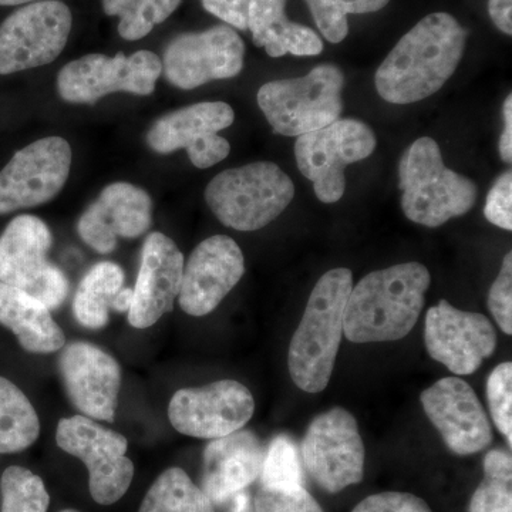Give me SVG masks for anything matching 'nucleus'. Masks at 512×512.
Returning <instances> with one entry per match:
<instances>
[{
	"instance_id": "obj_4",
	"label": "nucleus",
	"mask_w": 512,
	"mask_h": 512,
	"mask_svg": "<svg viewBox=\"0 0 512 512\" xmlns=\"http://www.w3.org/2000/svg\"><path fill=\"white\" fill-rule=\"evenodd\" d=\"M399 175L402 210L414 224L441 227L476 205L477 185L446 167L433 138L421 137L404 151Z\"/></svg>"
},
{
	"instance_id": "obj_26",
	"label": "nucleus",
	"mask_w": 512,
	"mask_h": 512,
	"mask_svg": "<svg viewBox=\"0 0 512 512\" xmlns=\"http://www.w3.org/2000/svg\"><path fill=\"white\" fill-rule=\"evenodd\" d=\"M124 288V271L114 262L94 265L77 289L73 312L84 328L100 330L109 323L117 295Z\"/></svg>"
},
{
	"instance_id": "obj_36",
	"label": "nucleus",
	"mask_w": 512,
	"mask_h": 512,
	"mask_svg": "<svg viewBox=\"0 0 512 512\" xmlns=\"http://www.w3.org/2000/svg\"><path fill=\"white\" fill-rule=\"evenodd\" d=\"M488 309L495 322L508 336L512 335V254L504 256L500 274L488 293Z\"/></svg>"
},
{
	"instance_id": "obj_40",
	"label": "nucleus",
	"mask_w": 512,
	"mask_h": 512,
	"mask_svg": "<svg viewBox=\"0 0 512 512\" xmlns=\"http://www.w3.org/2000/svg\"><path fill=\"white\" fill-rule=\"evenodd\" d=\"M488 13L501 32L508 36L512 35V0H490Z\"/></svg>"
},
{
	"instance_id": "obj_5",
	"label": "nucleus",
	"mask_w": 512,
	"mask_h": 512,
	"mask_svg": "<svg viewBox=\"0 0 512 512\" xmlns=\"http://www.w3.org/2000/svg\"><path fill=\"white\" fill-rule=\"evenodd\" d=\"M295 197V185L278 165L259 161L215 175L205 201L225 225L237 231H258L275 221Z\"/></svg>"
},
{
	"instance_id": "obj_9",
	"label": "nucleus",
	"mask_w": 512,
	"mask_h": 512,
	"mask_svg": "<svg viewBox=\"0 0 512 512\" xmlns=\"http://www.w3.org/2000/svg\"><path fill=\"white\" fill-rule=\"evenodd\" d=\"M57 446L82 460L89 470L93 500L111 505L123 498L134 477V464L126 456L128 441L123 434L106 429L86 416L62 419L57 424Z\"/></svg>"
},
{
	"instance_id": "obj_13",
	"label": "nucleus",
	"mask_w": 512,
	"mask_h": 512,
	"mask_svg": "<svg viewBox=\"0 0 512 512\" xmlns=\"http://www.w3.org/2000/svg\"><path fill=\"white\" fill-rule=\"evenodd\" d=\"M72 167V148L62 137H46L19 150L0 171V215L52 201Z\"/></svg>"
},
{
	"instance_id": "obj_7",
	"label": "nucleus",
	"mask_w": 512,
	"mask_h": 512,
	"mask_svg": "<svg viewBox=\"0 0 512 512\" xmlns=\"http://www.w3.org/2000/svg\"><path fill=\"white\" fill-rule=\"evenodd\" d=\"M52 232L33 215H19L0 235V282L29 293L47 308H59L69 295V281L50 264Z\"/></svg>"
},
{
	"instance_id": "obj_41",
	"label": "nucleus",
	"mask_w": 512,
	"mask_h": 512,
	"mask_svg": "<svg viewBox=\"0 0 512 512\" xmlns=\"http://www.w3.org/2000/svg\"><path fill=\"white\" fill-rule=\"evenodd\" d=\"M504 130L500 138V156L504 163L511 164L512 161V96L508 94L504 101Z\"/></svg>"
},
{
	"instance_id": "obj_6",
	"label": "nucleus",
	"mask_w": 512,
	"mask_h": 512,
	"mask_svg": "<svg viewBox=\"0 0 512 512\" xmlns=\"http://www.w3.org/2000/svg\"><path fill=\"white\" fill-rule=\"evenodd\" d=\"M343 87L342 70L320 64L306 76L264 84L256 99L276 134L299 137L340 119Z\"/></svg>"
},
{
	"instance_id": "obj_42",
	"label": "nucleus",
	"mask_w": 512,
	"mask_h": 512,
	"mask_svg": "<svg viewBox=\"0 0 512 512\" xmlns=\"http://www.w3.org/2000/svg\"><path fill=\"white\" fill-rule=\"evenodd\" d=\"M133 303V289L123 288L119 295H117L116 302H114L113 311L128 312Z\"/></svg>"
},
{
	"instance_id": "obj_39",
	"label": "nucleus",
	"mask_w": 512,
	"mask_h": 512,
	"mask_svg": "<svg viewBox=\"0 0 512 512\" xmlns=\"http://www.w3.org/2000/svg\"><path fill=\"white\" fill-rule=\"evenodd\" d=\"M211 15L217 16L232 28L248 30V10L251 0H201Z\"/></svg>"
},
{
	"instance_id": "obj_25",
	"label": "nucleus",
	"mask_w": 512,
	"mask_h": 512,
	"mask_svg": "<svg viewBox=\"0 0 512 512\" xmlns=\"http://www.w3.org/2000/svg\"><path fill=\"white\" fill-rule=\"evenodd\" d=\"M286 0H251L248 29L258 47L271 57L316 56L322 53V39L308 26L291 22Z\"/></svg>"
},
{
	"instance_id": "obj_15",
	"label": "nucleus",
	"mask_w": 512,
	"mask_h": 512,
	"mask_svg": "<svg viewBox=\"0 0 512 512\" xmlns=\"http://www.w3.org/2000/svg\"><path fill=\"white\" fill-rule=\"evenodd\" d=\"M254 412V396L235 380L178 390L168 406L171 426L178 433L207 440L244 429Z\"/></svg>"
},
{
	"instance_id": "obj_35",
	"label": "nucleus",
	"mask_w": 512,
	"mask_h": 512,
	"mask_svg": "<svg viewBox=\"0 0 512 512\" xmlns=\"http://www.w3.org/2000/svg\"><path fill=\"white\" fill-rule=\"evenodd\" d=\"M256 512H323L303 487L278 490L262 487L255 498Z\"/></svg>"
},
{
	"instance_id": "obj_24",
	"label": "nucleus",
	"mask_w": 512,
	"mask_h": 512,
	"mask_svg": "<svg viewBox=\"0 0 512 512\" xmlns=\"http://www.w3.org/2000/svg\"><path fill=\"white\" fill-rule=\"evenodd\" d=\"M0 325L12 330L29 353H55L66 345L63 330L46 305L29 293L0 282Z\"/></svg>"
},
{
	"instance_id": "obj_21",
	"label": "nucleus",
	"mask_w": 512,
	"mask_h": 512,
	"mask_svg": "<svg viewBox=\"0 0 512 512\" xmlns=\"http://www.w3.org/2000/svg\"><path fill=\"white\" fill-rule=\"evenodd\" d=\"M184 255L173 239L161 232L148 235L141 252L133 303L128 322L133 328L156 325L165 313L173 311L180 295L184 274Z\"/></svg>"
},
{
	"instance_id": "obj_31",
	"label": "nucleus",
	"mask_w": 512,
	"mask_h": 512,
	"mask_svg": "<svg viewBox=\"0 0 512 512\" xmlns=\"http://www.w3.org/2000/svg\"><path fill=\"white\" fill-rule=\"evenodd\" d=\"M316 26L330 43H340L349 33V15L379 12L390 0H305Z\"/></svg>"
},
{
	"instance_id": "obj_23",
	"label": "nucleus",
	"mask_w": 512,
	"mask_h": 512,
	"mask_svg": "<svg viewBox=\"0 0 512 512\" xmlns=\"http://www.w3.org/2000/svg\"><path fill=\"white\" fill-rule=\"evenodd\" d=\"M265 450L252 431L211 440L204 451L202 490L212 503H225L261 476Z\"/></svg>"
},
{
	"instance_id": "obj_1",
	"label": "nucleus",
	"mask_w": 512,
	"mask_h": 512,
	"mask_svg": "<svg viewBox=\"0 0 512 512\" xmlns=\"http://www.w3.org/2000/svg\"><path fill=\"white\" fill-rule=\"evenodd\" d=\"M467 30L448 13H431L393 47L375 76L377 93L392 104H412L441 90L466 49Z\"/></svg>"
},
{
	"instance_id": "obj_12",
	"label": "nucleus",
	"mask_w": 512,
	"mask_h": 512,
	"mask_svg": "<svg viewBox=\"0 0 512 512\" xmlns=\"http://www.w3.org/2000/svg\"><path fill=\"white\" fill-rule=\"evenodd\" d=\"M72 12L59 0L29 3L0 25V74L55 62L72 32Z\"/></svg>"
},
{
	"instance_id": "obj_34",
	"label": "nucleus",
	"mask_w": 512,
	"mask_h": 512,
	"mask_svg": "<svg viewBox=\"0 0 512 512\" xmlns=\"http://www.w3.org/2000/svg\"><path fill=\"white\" fill-rule=\"evenodd\" d=\"M487 397L495 427L512 447V363L495 367L487 380Z\"/></svg>"
},
{
	"instance_id": "obj_11",
	"label": "nucleus",
	"mask_w": 512,
	"mask_h": 512,
	"mask_svg": "<svg viewBox=\"0 0 512 512\" xmlns=\"http://www.w3.org/2000/svg\"><path fill=\"white\" fill-rule=\"evenodd\" d=\"M302 461L328 493L359 484L365 473V444L353 414L342 407L319 414L302 440Z\"/></svg>"
},
{
	"instance_id": "obj_2",
	"label": "nucleus",
	"mask_w": 512,
	"mask_h": 512,
	"mask_svg": "<svg viewBox=\"0 0 512 512\" xmlns=\"http://www.w3.org/2000/svg\"><path fill=\"white\" fill-rule=\"evenodd\" d=\"M430 272L419 262H406L370 272L350 291L343 335L353 343L396 342L419 320Z\"/></svg>"
},
{
	"instance_id": "obj_17",
	"label": "nucleus",
	"mask_w": 512,
	"mask_h": 512,
	"mask_svg": "<svg viewBox=\"0 0 512 512\" xmlns=\"http://www.w3.org/2000/svg\"><path fill=\"white\" fill-rule=\"evenodd\" d=\"M424 342L429 355L457 376L473 375L497 349V333L487 316L460 311L446 299L431 306Z\"/></svg>"
},
{
	"instance_id": "obj_45",
	"label": "nucleus",
	"mask_w": 512,
	"mask_h": 512,
	"mask_svg": "<svg viewBox=\"0 0 512 512\" xmlns=\"http://www.w3.org/2000/svg\"><path fill=\"white\" fill-rule=\"evenodd\" d=\"M60 512H80V511H77V510H63V511H60Z\"/></svg>"
},
{
	"instance_id": "obj_43",
	"label": "nucleus",
	"mask_w": 512,
	"mask_h": 512,
	"mask_svg": "<svg viewBox=\"0 0 512 512\" xmlns=\"http://www.w3.org/2000/svg\"><path fill=\"white\" fill-rule=\"evenodd\" d=\"M235 504H234V512H245L248 507V497L244 493H238L234 495Z\"/></svg>"
},
{
	"instance_id": "obj_3",
	"label": "nucleus",
	"mask_w": 512,
	"mask_h": 512,
	"mask_svg": "<svg viewBox=\"0 0 512 512\" xmlns=\"http://www.w3.org/2000/svg\"><path fill=\"white\" fill-rule=\"evenodd\" d=\"M353 288L350 269L336 268L320 276L288 353L293 383L306 393H320L328 387L335 369L346 302Z\"/></svg>"
},
{
	"instance_id": "obj_18",
	"label": "nucleus",
	"mask_w": 512,
	"mask_h": 512,
	"mask_svg": "<svg viewBox=\"0 0 512 512\" xmlns=\"http://www.w3.org/2000/svg\"><path fill=\"white\" fill-rule=\"evenodd\" d=\"M424 413L457 456L480 453L493 443V427L473 387L461 377H444L420 396Z\"/></svg>"
},
{
	"instance_id": "obj_29",
	"label": "nucleus",
	"mask_w": 512,
	"mask_h": 512,
	"mask_svg": "<svg viewBox=\"0 0 512 512\" xmlns=\"http://www.w3.org/2000/svg\"><path fill=\"white\" fill-rule=\"evenodd\" d=\"M183 0H103L106 15L119 16L123 39H143L178 9Z\"/></svg>"
},
{
	"instance_id": "obj_10",
	"label": "nucleus",
	"mask_w": 512,
	"mask_h": 512,
	"mask_svg": "<svg viewBox=\"0 0 512 512\" xmlns=\"http://www.w3.org/2000/svg\"><path fill=\"white\" fill-rule=\"evenodd\" d=\"M163 63L156 53L140 50L131 56L87 55L67 63L57 76V92L67 103L94 104L111 93L148 96L156 90Z\"/></svg>"
},
{
	"instance_id": "obj_22",
	"label": "nucleus",
	"mask_w": 512,
	"mask_h": 512,
	"mask_svg": "<svg viewBox=\"0 0 512 512\" xmlns=\"http://www.w3.org/2000/svg\"><path fill=\"white\" fill-rule=\"evenodd\" d=\"M153 224V201L136 185H107L99 198L83 212L77 232L87 247L99 254H110L117 239L140 237Z\"/></svg>"
},
{
	"instance_id": "obj_33",
	"label": "nucleus",
	"mask_w": 512,
	"mask_h": 512,
	"mask_svg": "<svg viewBox=\"0 0 512 512\" xmlns=\"http://www.w3.org/2000/svg\"><path fill=\"white\" fill-rule=\"evenodd\" d=\"M262 487L288 488L303 487L301 460L298 448L288 436H278L266 450L261 471Z\"/></svg>"
},
{
	"instance_id": "obj_30",
	"label": "nucleus",
	"mask_w": 512,
	"mask_h": 512,
	"mask_svg": "<svg viewBox=\"0 0 512 512\" xmlns=\"http://www.w3.org/2000/svg\"><path fill=\"white\" fill-rule=\"evenodd\" d=\"M512 511V457L493 450L484 458V480L470 501V512Z\"/></svg>"
},
{
	"instance_id": "obj_19",
	"label": "nucleus",
	"mask_w": 512,
	"mask_h": 512,
	"mask_svg": "<svg viewBox=\"0 0 512 512\" xmlns=\"http://www.w3.org/2000/svg\"><path fill=\"white\" fill-rule=\"evenodd\" d=\"M244 274V254L234 239L227 235L205 239L184 265L178 295L181 309L197 318L214 312Z\"/></svg>"
},
{
	"instance_id": "obj_28",
	"label": "nucleus",
	"mask_w": 512,
	"mask_h": 512,
	"mask_svg": "<svg viewBox=\"0 0 512 512\" xmlns=\"http://www.w3.org/2000/svg\"><path fill=\"white\" fill-rule=\"evenodd\" d=\"M138 512H215L214 503L181 468L165 470L154 481Z\"/></svg>"
},
{
	"instance_id": "obj_8",
	"label": "nucleus",
	"mask_w": 512,
	"mask_h": 512,
	"mask_svg": "<svg viewBox=\"0 0 512 512\" xmlns=\"http://www.w3.org/2000/svg\"><path fill=\"white\" fill-rule=\"evenodd\" d=\"M376 144L375 133L366 123L339 119L298 137L296 163L299 171L312 181L318 200L333 204L345 194V168L372 156Z\"/></svg>"
},
{
	"instance_id": "obj_32",
	"label": "nucleus",
	"mask_w": 512,
	"mask_h": 512,
	"mask_svg": "<svg viewBox=\"0 0 512 512\" xmlns=\"http://www.w3.org/2000/svg\"><path fill=\"white\" fill-rule=\"evenodd\" d=\"M2 512H47L50 495L42 478L28 468H6L0 478Z\"/></svg>"
},
{
	"instance_id": "obj_27",
	"label": "nucleus",
	"mask_w": 512,
	"mask_h": 512,
	"mask_svg": "<svg viewBox=\"0 0 512 512\" xmlns=\"http://www.w3.org/2000/svg\"><path fill=\"white\" fill-rule=\"evenodd\" d=\"M40 421L28 396L0 376V454L19 453L36 443Z\"/></svg>"
},
{
	"instance_id": "obj_16",
	"label": "nucleus",
	"mask_w": 512,
	"mask_h": 512,
	"mask_svg": "<svg viewBox=\"0 0 512 512\" xmlns=\"http://www.w3.org/2000/svg\"><path fill=\"white\" fill-rule=\"evenodd\" d=\"M245 45L231 26L184 33L167 46L163 70L168 82L192 90L214 80L232 79L244 69Z\"/></svg>"
},
{
	"instance_id": "obj_37",
	"label": "nucleus",
	"mask_w": 512,
	"mask_h": 512,
	"mask_svg": "<svg viewBox=\"0 0 512 512\" xmlns=\"http://www.w3.org/2000/svg\"><path fill=\"white\" fill-rule=\"evenodd\" d=\"M484 215L495 227L512 231V173L505 171L495 181L485 201Z\"/></svg>"
},
{
	"instance_id": "obj_20",
	"label": "nucleus",
	"mask_w": 512,
	"mask_h": 512,
	"mask_svg": "<svg viewBox=\"0 0 512 512\" xmlns=\"http://www.w3.org/2000/svg\"><path fill=\"white\" fill-rule=\"evenodd\" d=\"M67 396L77 410L93 420L113 421L121 386L119 362L97 346L70 343L59 360Z\"/></svg>"
},
{
	"instance_id": "obj_14",
	"label": "nucleus",
	"mask_w": 512,
	"mask_h": 512,
	"mask_svg": "<svg viewBox=\"0 0 512 512\" xmlns=\"http://www.w3.org/2000/svg\"><path fill=\"white\" fill-rule=\"evenodd\" d=\"M234 120V109L224 101H202L158 119L148 131L147 144L158 154L185 150L192 165L204 170L228 157L231 144L220 131Z\"/></svg>"
},
{
	"instance_id": "obj_44",
	"label": "nucleus",
	"mask_w": 512,
	"mask_h": 512,
	"mask_svg": "<svg viewBox=\"0 0 512 512\" xmlns=\"http://www.w3.org/2000/svg\"><path fill=\"white\" fill-rule=\"evenodd\" d=\"M35 2H43V0H0V6L29 5Z\"/></svg>"
},
{
	"instance_id": "obj_38",
	"label": "nucleus",
	"mask_w": 512,
	"mask_h": 512,
	"mask_svg": "<svg viewBox=\"0 0 512 512\" xmlns=\"http://www.w3.org/2000/svg\"><path fill=\"white\" fill-rule=\"evenodd\" d=\"M352 512H431L429 504L416 495L387 491L360 501Z\"/></svg>"
}]
</instances>
